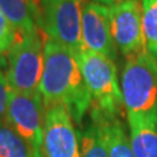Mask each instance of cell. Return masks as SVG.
<instances>
[{
    "label": "cell",
    "instance_id": "cell-11",
    "mask_svg": "<svg viewBox=\"0 0 157 157\" xmlns=\"http://www.w3.org/2000/svg\"><path fill=\"white\" fill-rule=\"evenodd\" d=\"M90 109V118L95 120L100 126L109 157H135L132 150L129 136L120 118L107 117L93 107H91Z\"/></svg>",
    "mask_w": 157,
    "mask_h": 157
},
{
    "label": "cell",
    "instance_id": "cell-2",
    "mask_svg": "<svg viewBox=\"0 0 157 157\" xmlns=\"http://www.w3.org/2000/svg\"><path fill=\"white\" fill-rule=\"evenodd\" d=\"M75 56L91 94V107L107 117L120 118L124 106L115 62L85 48Z\"/></svg>",
    "mask_w": 157,
    "mask_h": 157
},
{
    "label": "cell",
    "instance_id": "cell-17",
    "mask_svg": "<svg viewBox=\"0 0 157 157\" xmlns=\"http://www.w3.org/2000/svg\"><path fill=\"white\" fill-rule=\"evenodd\" d=\"M11 95V89L7 83V79L0 71V120L6 119L7 114V107Z\"/></svg>",
    "mask_w": 157,
    "mask_h": 157
},
{
    "label": "cell",
    "instance_id": "cell-7",
    "mask_svg": "<svg viewBox=\"0 0 157 157\" xmlns=\"http://www.w3.org/2000/svg\"><path fill=\"white\" fill-rule=\"evenodd\" d=\"M111 32L118 51L126 58L146 51L139 0H118L109 6Z\"/></svg>",
    "mask_w": 157,
    "mask_h": 157
},
{
    "label": "cell",
    "instance_id": "cell-9",
    "mask_svg": "<svg viewBox=\"0 0 157 157\" xmlns=\"http://www.w3.org/2000/svg\"><path fill=\"white\" fill-rule=\"evenodd\" d=\"M82 41L85 49L109 57L118 58L111 32L109 7L107 5L85 0L82 10Z\"/></svg>",
    "mask_w": 157,
    "mask_h": 157
},
{
    "label": "cell",
    "instance_id": "cell-10",
    "mask_svg": "<svg viewBox=\"0 0 157 157\" xmlns=\"http://www.w3.org/2000/svg\"><path fill=\"white\" fill-rule=\"evenodd\" d=\"M129 141L135 157H157V115L127 114Z\"/></svg>",
    "mask_w": 157,
    "mask_h": 157
},
{
    "label": "cell",
    "instance_id": "cell-4",
    "mask_svg": "<svg viewBox=\"0 0 157 157\" xmlns=\"http://www.w3.org/2000/svg\"><path fill=\"white\" fill-rule=\"evenodd\" d=\"M44 42L39 28L17 34L14 43L6 54V79L12 91L39 92L43 73Z\"/></svg>",
    "mask_w": 157,
    "mask_h": 157
},
{
    "label": "cell",
    "instance_id": "cell-5",
    "mask_svg": "<svg viewBox=\"0 0 157 157\" xmlns=\"http://www.w3.org/2000/svg\"><path fill=\"white\" fill-rule=\"evenodd\" d=\"M85 0H37V27L49 40L80 51L82 10Z\"/></svg>",
    "mask_w": 157,
    "mask_h": 157
},
{
    "label": "cell",
    "instance_id": "cell-15",
    "mask_svg": "<svg viewBox=\"0 0 157 157\" xmlns=\"http://www.w3.org/2000/svg\"><path fill=\"white\" fill-rule=\"evenodd\" d=\"M141 6L147 51L157 58V0H142Z\"/></svg>",
    "mask_w": 157,
    "mask_h": 157
},
{
    "label": "cell",
    "instance_id": "cell-18",
    "mask_svg": "<svg viewBox=\"0 0 157 157\" xmlns=\"http://www.w3.org/2000/svg\"><path fill=\"white\" fill-rule=\"evenodd\" d=\"M92 1H95V2H100V4H104V5L111 6V5H113L114 2H117L118 0H92Z\"/></svg>",
    "mask_w": 157,
    "mask_h": 157
},
{
    "label": "cell",
    "instance_id": "cell-16",
    "mask_svg": "<svg viewBox=\"0 0 157 157\" xmlns=\"http://www.w3.org/2000/svg\"><path fill=\"white\" fill-rule=\"evenodd\" d=\"M17 30L0 10V59L11 49L17 39Z\"/></svg>",
    "mask_w": 157,
    "mask_h": 157
},
{
    "label": "cell",
    "instance_id": "cell-6",
    "mask_svg": "<svg viewBox=\"0 0 157 157\" xmlns=\"http://www.w3.org/2000/svg\"><path fill=\"white\" fill-rule=\"evenodd\" d=\"M6 120L28 143L34 157H43L45 107L40 92L23 93L11 90Z\"/></svg>",
    "mask_w": 157,
    "mask_h": 157
},
{
    "label": "cell",
    "instance_id": "cell-1",
    "mask_svg": "<svg viewBox=\"0 0 157 157\" xmlns=\"http://www.w3.org/2000/svg\"><path fill=\"white\" fill-rule=\"evenodd\" d=\"M39 92L44 107L64 106L79 127L92 104L75 52L49 39L44 42L43 73Z\"/></svg>",
    "mask_w": 157,
    "mask_h": 157
},
{
    "label": "cell",
    "instance_id": "cell-13",
    "mask_svg": "<svg viewBox=\"0 0 157 157\" xmlns=\"http://www.w3.org/2000/svg\"><path fill=\"white\" fill-rule=\"evenodd\" d=\"M79 140V157H109L105 137L98 122L90 121L77 130Z\"/></svg>",
    "mask_w": 157,
    "mask_h": 157
},
{
    "label": "cell",
    "instance_id": "cell-3",
    "mask_svg": "<svg viewBox=\"0 0 157 157\" xmlns=\"http://www.w3.org/2000/svg\"><path fill=\"white\" fill-rule=\"evenodd\" d=\"M120 87L127 114L157 115V58L147 50L126 58Z\"/></svg>",
    "mask_w": 157,
    "mask_h": 157
},
{
    "label": "cell",
    "instance_id": "cell-12",
    "mask_svg": "<svg viewBox=\"0 0 157 157\" xmlns=\"http://www.w3.org/2000/svg\"><path fill=\"white\" fill-rule=\"evenodd\" d=\"M0 10L17 33H29L37 27V0H0Z\"/></svg>",
    "mask_w": 157,
    "mask_h": 157
},
{
    "label": "cell",
    "instance_id": "cell-14",
    "mask_svg": "<svg viewBox=\"0 0 157 157\" xmlns=\"http://www.w3.org/2000/svg\"><path fill=\"white\" fill-rule=\"evenodd\" d=\"M0 157H34L28 143L6 119L0 120Z\"/></svg>",
    "mask_w": 157,
    "mask_h": 157
},
{
    "label": "cell",
    "instance_id": "cell-8",
    "mask_svg": "<svg viewBox=\"0 0 157 157\" xmlns=\"http://www.w3.org/2000/svg\"><path fill=\"white\" fill-rule=\"evenodd\" d=\"M43 157H79L78 133L62 105L45 107Z\"/></svg>",
    "mask_w": 157,
    "mask_h": 157
}]
</instances>
